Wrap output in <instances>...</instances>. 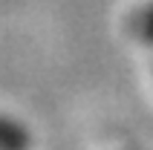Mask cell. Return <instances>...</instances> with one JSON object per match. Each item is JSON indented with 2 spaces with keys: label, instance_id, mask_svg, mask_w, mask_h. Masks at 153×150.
<instances>
[{
  "label": "cell",
  "instance_id": "obj_1",
  "mask_svg": "<svg viewBox=\"0 0 153 150\" xmlns=\"http://www.w3.org/2000/svg\"><path fill=\"white\" fill-rule=\"evenodd\" d=\"M139 35H145V38H153V6H147L139 17Z\"/></svg>",
  "mask_w": 153,
  "mask_h": 150
}]
</instances>
